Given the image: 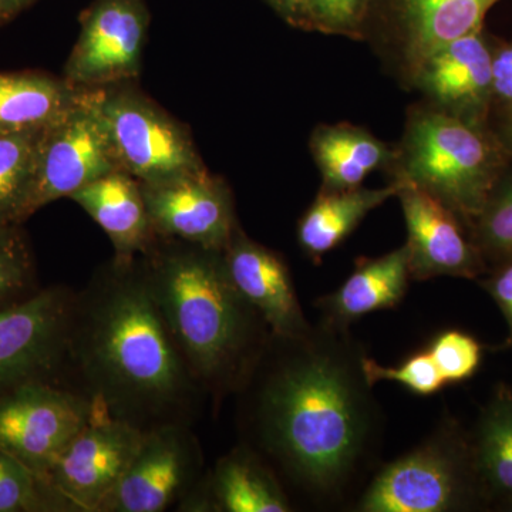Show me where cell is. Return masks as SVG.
Returning <instances> with one entry per match:
<instances>
[{"instance_id": "28", "label": "cell", "mask_w": 512, "mask_h": 512, "mask_svg": "<svg viewBox=\"0 0 512 512\" xmlns=\"http://www.w3.org/2000/svg\"><path fill=\"white\" fill-rule=\"evenodd\" d=\"M363 372L370 386L379 382H394L402 384L414 394L431 396L446 386L443 376L437 369L429 350L414 353L402 365L382 366L370 357H363Z\"/></svg>"}, {"instance_id": "20", "label": "cell", "mask_w": 512, "mask_h": 512, "mask_svg": "<svg viewBox=\"0 0 512 512\" xmlns=\"http://www.w3.org/2000/svg\"><path fill=\"white\" fill-rule=\"evenodd\" d=\"M309 150L322 175V188L338 191L362 187L373 171L389 170L394 157V146L349 123L319 124Z\"/></svg>"}, {"instance_id": "7", "label": "cell", "mask_w": 512, "mask_h": 512, "mask_svg": "<svg viewBox=\"0 0 512 512\" xmlns=\"http://www.w3.org/2000/svg\"><path fill=\"white\" fill-rule=\"evenodd\" d=\"M121 84L97 87L121 170L140 183L204 170L190 131L154 101Z\"/></svg>"}, {"instance_id": "16", "label": "cell", "mask_w": 512, "mask_h": 512, "mask_svg": "<svg viewBox=\"0 0 512 512\" xmlns=\"http://www.w3.org/2000/svg\"><path fill=\"white\" fill-rule=\"evenodd\" d=\"M222 258L232 284L275 338H301L311 330L281 256L252 241L238 228L222 251Z\"/></svg>"}, {"instance_id": "15", "label": "cell", "mask_w": 512, "mask_h": 512, "mask_svg": "<svg viewBox=\"0 0 512 512\" xmlns=\"http://www.w3.org/2000/svg\"><path fill=\"white\" fill-rule=\"evenodd\" d=\"M396 197L406 221L404 245L412 279L427 281L439 276L480 279L487 274L490 268L474 241L473 232L456 212L413 185L399 184Z\"/></svg>"}, {"instance_id": "27", "label": "cell", "mask_w": 512, "mask_h": 512, "mask_svg": "<svg viewBox=\"0 0 512 512\" xmlns=\"http://www.w3.org/2000/svg\"><path fill=\"white\" fill-rule=\"evenodd\" d=\"M376 0H308L309 32L366 40Z\"/></svg>"}, {"instance_id": "21", "label": "cell", "mask_w": 512, "mask_h": 512, "mask_svg": "<svg viewBox=\"0 0 512 512\" xmlns=\"http://www.w3.org/2000/svg\"><path fill=\"white\" fill-rule=\"evenodd\" d=\"M485 507L512 511V387L498 384L470 433Z\"/></svg>"}, {"instance_id": "36", "label": "cell", "mask_w": 512, "mask_h": 512, "mask_svg": "<svg viewBox=\"0 0 512 512\" xmlns=\"http://www.w3.org/2000/svg\"><path fill=\"white\" fill-rule=\"evenodd\" d=\"M37 0H0V25L10 22Z\"/></svg>"}, {"instance_id": "11", "label": "cell", "mask_w": 512, "mask_h": 512, "mask_svg": "<svg viewBox=\"0 0 512 512\" xmlns=\"http://www.w3.org/2000/svg\"><path fill=\"white\" fill-rule=\"evenodd\" d=\"M150 12L144 0H94L83 13L82 32L74 45L64 79L96 89L138 76L146 45Z\"/></svg>"}, {"instance_id": "29", "label": "cell", "mask_w": 512, "mask_h": 512, "mask_svg": "<svg viewBox=\"0 0 512 512\" xmlns=\"http://www.w3.org/2000/svg\"><path fill=\"white\" fill-rule=\"evenodd\" d=\"M427 350L446 384L466 382L476 375L483 360L481 343L460 330L441 332Z\"/></svg>"}, {"instance_id": "4", "label": "cell", "mask_w": 512, "mask_h": 512, "mask_svg": "<svg viewBox=\"0 0 512 512\" xmlns=\"http://www.w3.org/2000/svg\"><path fill=\"white\" fill-rule=\"evenodd\" d=\"M511 158L490 126H477L430 104L412 106L394 146L390 183L429 192L471 228Z\"/></svg>"}, {"instance_id": "3", "label": "cell", "mask_w": 512, "mask_h": 512, "mask_svg": "<svg viewBox=\"0 0 512 512\" xmlns=\"http://www.w3.org/2000/svg\"><path fill=\"white\" fill-rule=\"evenodd\" d=\"M144 274L194 375L214 386L244 379L261 359L266 325L232 284L222 251L170 249L154 256Z\"/></svg>"}, {"instance_id": "19", "label": "cell", "mask_w": 512, "mask_h": 512, "mask_svg": "<svg viewBox=\"0 0 512 512\" xmlns=\"http://www.w3.org/2000/svg\"><path fill=\"white\" fill-rule=\"evenodd\" d=\"M77 202L109 235L120 259L146 252L154 237L140 181L126 171L104 175L74 192Z\"/></svg>"}, {"instance_id": "5", "label": "cell", "mask_w": 512, "mask_h": 512, "mask_svg": "<svg viewBox=\"0 0 512 512\" xmlns=\"http://www.w3.org/2000/svg\"><path fill=\"white\" fill-rule=\"evenodd\" d=\"M485 508L470 433L446 419L419 447L387 464L357 503L360 512H450Z\"/></svg>"}, {"instance_id": "1", "label": "cell", "mask_w": 512, "mask_h": 512, "mask_svg": "<svg viewBox=\"0 0 512 512\" xmlns=\"http://www.w3.org/2000/svg\"><path fill=\"white\" fill-rule=\"evenodd\" d=\"M276 340L281 350L256 393L259 443L306 497L338 503L372 463L379 439L365 352L349 329L325 320L301 338Z\"/></svg>"}, {"instance_id": "30", "label": "cell", "mask_w": 512, "mask_h": 512, "mask_svg": "<svg viewBox=\"0 0 512 512\" xmlns=\"http://www.w3.org/2000/svg\"><path fill=\"white\" fill-rule=\"evenodd\" d=\"M32 258L18 225H0V308L28 288Z\"/></svg>"}, {"instance_id": "13", "label": "cell", "mask_w": 512, "mask_h": 512, "mask_svg": "<svg viewBox=\"0 0 512 512\" xmlns=\"http://www.w3.org/2000/svg\"><path fill=\"white\" fill-rule=\"evenodd\" d=\"M140 185L154 234L224 251L239 228L231 190L207 168Z\"/></svg>"}, {"instance_id": "9", "label": "cell", "mask_w": 512, "mask_h": 512, "mask_svg": "<svg viewBox=\"0 0 512 512\" xmlns=\"http://www.w3.org/2000/svg\"><path fill=\"white\" fill-rule=\"evenodd\" d=\"M144 431L130 421L109 416L97 403L93 419L40 480L76 511H100L126 473Z\"/></svg>"}, {"instance_id": "17", "label": "cell", "mask_w": 512, "mask_h": 512, "mask_svg": "<svg viewBox=\"0 0 512 512\" xmlns=\"http://www.w3.org/2000/svg\"><path fill=\"white\" fill-rule=\"evenodd\" d=\"M191 461L190 444L177 426L144 431L136 456L100 511L165 510L185 484Z\"/></svg>"}, {"instance_id": "24", "label": "cell", "mask_w": 512, "mask_h": 512, "mask_svg": "<svg viewBox=\"0 0 512 512\" xmlns=\"http://www.w3.org/2000/svg\"><path fill=\"white\" fill-rule=\"evenodd\" d=\"M218 505L228 512L291 511L284 488L274 474L248 450L222 458L214 476Z\"/></svg>"}, {"instance_id": "18", "label": "cell", "mask_w": 512, "mask_h": 512, "mask_svg": "<svg viewBox=\"0 0 512 512\" xmlns=\"http://www.w3.org/2000/svg\"><path fill=\"white\" fill-rule=\"evenodd\" d=\"M410 279L406 245L379 258H362L338 291L319 299L322 320L349 329L355 320L369 313L396 308L406 295Z\"/></svg>"}, {"instance_id": "6", "label": "cell", "mask_w": 512, "mask_h": 512, "mask_svg": "<svg viewBox=\"0 0 512 512\" xmlns=\"http://www.w3.org/2000/svg\"><path fill=\"white\" fill-rule=\"evenodd\" d=\"M121 170L99 104V90L82 87L62 119L46 128L37 151L35 173L22 222L104 175Z\"/></svg>"}, {"instance_id": "14", "label": "cell", "mask_w": 512, "mask_h": 512, "mask_svg": "<svg viewBox=\"0 0 512 512\" xmlns=\"http://www.w3.org/2000/svg\"><path fill=\"white\" fill-rule=\"evenodd\" d=\"M73 302L50 289L0 308V394L36 382L70 345Z\"/></svg>"}, {"instance_id": "12", "label": "cell", "mask_w": 512, "mask_h": 512, "mask_svg": "<svg viewBox=\"0 0 512 512\" xmlns=\"http://www.w3.org/2000/svg\"><path fill=\"white\" fill-rule=\"evenodd\" d=\"M494 43L495 37L484 26L451 40L424 57L404 83L419 90L424 103L434 109L477 126H490Z\"/></svg>"}, {"instance_id": "10", "label": "cell", "mask_w": 512, "mask_h": 512, "mask_svg": "<svg viewBox=\"0 0 512 512\" xmlns=\"http://www.w3.org/2000/svg\"><path fill=\"white\" fill-rule=\"evenodd\" d=\"M500 0H376L366 39L373 40L407 76L451 40L483 28L488 10Z\"/></svg>"}, {"instance_id": "35", "label": "cell", "mask_w": 512, "mask_h": 512, "mask_svg": "<svg viewBox=\"0 0 512 512\" xmlns=\"http://www.w3.org/2000/svg\"><path fill=\"white\" fill-rule=\"evenodd\" d=\"M491 127L497 134L512 163V110L500 111L491 116Z\"/></svg>"}, {"instance_id": "25", "label": "cell", "mask_w": 512, "mask_h": 512, "mask_svg": "<svg viewBox=\"0 0 512 512\" xmlns=\"http://www.w3.org/2000/svg\"><path fill=\"white\" fill-rule=\"evenodd\" d=\"M45 130L0 133V225L22 222Z\"/></svg>"}, {"instance_id": "22", "label": "cell", "mask_w": 512, "mask_h": 512, "mask_svg": "<svg viewBox=\"0 0 512 512\" xmlns=\"http://www.w3.org/2000/svg\"><path fill=\"white\" fill-rule=\"evenodd\" d=\"M397 191L399 184L396 183L377 190L365 187L343 191L320 188L315 201L299 221L298 241L302 251L315 264H320L323 256L339 247L369 212L396 197Z\"/></svg>"}, {"instance_id": "34", "label": "cell", "mask_w": 512, "mask_h": 512, "mask_svg": "<svg viewBox=\"0 0 512 512\" xmlns=\"http://www.w3.org/2000/svg\"><path fill=\"white\" fill-rule=\"evenodd\" d=\"M272 9L292 28L308 30V0H268Z\"/></svg>"}, {"instance_id": "32", "label": "cell", "mask_w": 512, "mask_h": 512, "mask_svg": "<svg viewBox=\"0 0 512 512\" xmlns=\"http://www.w3.org/2000/svg\"><path fill=\"white\" fill-rule=\"evenodd\" d=\"M493 99V114L512 110V40L495 39Z\"/></svg>"}, {"instance_id": "8", "label": "cell", "mask_w": 512, "mask_h": 512, "mask_svg": "<svg viewBox=\"0 0 512 512\" xmlns=\"http://www.w3.org/2000/svg\"><path fill=\"white\" fill-rule=\"evenodd\" d=\"M96 409V402L39 380L19 384L0 394V451L42 480Z\"/></svg>"}, {"instance_id": "31", "label": "cell", "mask_w": 512, "mask_h": 512, "mask_svg": "<svg viewBox=\"0 0 512 512\" xmlns=\"http://www.w3.org/2000/svg\"><path fill=\"white\" fill-rule=\"evenodd\" d=\"M39 478L0 451V512L32 511L39 507Z\"/></svg>"}, {"instance_id": "2", "label": "cell", "mask_w": 512, "mask_h": 512, "mask_svg": "<svg viewBox=\"0 0 512 512\" xmlns=\"http://www.w3.org/2000/svg\"><path fill=\"white\" fill-rule=\"evenodd\" d=\"M130 264L121 259L116 274L89 296L70 340L99 390L96 403L133 423L131 414H160L180 404L190 383L146 274Z\"/></svg>"}, {"instance_id": "26", "label": "cell", "mask_w": 512, "mask_h": 512, "mask_svg": "<svg viewBox=\"0 0 512 512\" xmlns=\"http://www.w3.org/2000/svg\"><path fill=\"white\" fill-rule=\"evenodd\" d=\"M488 268L512 258V163L471 224Z\"/></svg>"}, {"instance_id": "33", "label": "cell", "mask_w": 512, "mask_h": 512, "mask_svg": "<svg viewBox=\"0 0 512 512\" xmlns=\"http://www.w3.org/2000/svg\"><path fill=\"white\" fill-rule=\"evenodd\" d=\"M487 274V278L483 279L480 284L494 299L507 320L510 333H508L503 348L512 349V258L491 266Z\"/></svg>"}, {"instance_id": "23", "label": "cell", "mask_w": 512, "mask_h": 512, "mask_svg": "<svg viewBox=\"0 0 512 512\" xmlns=\"http://www.w3.org/2000/svg\"><path fill=\"white\" fill-rule=\"evenodd\" d=\"M82 87L43 73H0V133L39 131L62 119Z\"/></svg>"}]
</instances>
